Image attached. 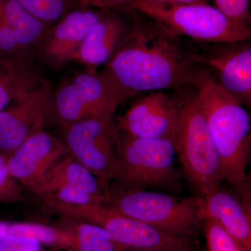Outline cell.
<instances>
[{"instance_id":"6da1fadb","label":"cell","mask_w":251,"mask_h":251,"mask_svg":"<svg viewBox=\"0 0 251 251\" xmlns=\"http://www.w3.org/2000/svg\"><path fill=\"white\" fill-rule=\"evenodd\" d=\"M150 21L133 18L126 38L101 71L125 101L141 92L196 87L209 73L198 47Z\"/></svg>"},{"instance_id":"7a4b0ae2","label":"cell","mask_w":251,"mask_h":251,"mask_svg":"<svg viewBox=\"0 0 251 251\" xmlns=\"http://www.w3.org/2000/svg\"><path fill=\"white\" fill-rule=\"evenodd\" d=\"M196 96L221 158L225 181L231 186L244 182L251 156L249 112L210 73L196 87Z\"/></svg>"},{"instance_id":"3957f363","label":"cell","mask_w":251,"mask_h":251,"mask_svg":"<svg viewBox=\"0 0 251 251\" xmlns=\"http://www.w3.org/2000/svg\"><path fill=\"white\" fill-rule=\"evenodd\" d=\"M179 100V125L174 138L176 156L188 184L204 198L224 181L217 149L196 100V87L175 91Z\"/></svg>"},{"instance_id":"277c9868","label":"cell","mask_w":251,"mask_h":251,"mask_svg":"<svg viewBox=\"0 0 251 251\" xmlns=\"http://www.w3.org/2000/svg\"><path fill=\"white\" fill-rule=\"evenodd\" d=\"M103 203L122 214L193 241L202 227V198L109 186Z\"/></svg>"},{"instance_id":"5b68a950","label":"cell","mask_w":251,"mask_h":251,"mask_svg":"<svg viewBox=\"0 0 251 251\" xmlns=\"http://www.w3.org/2000/svg\"><path fill=\"white\" fill-rule=\"evenodd\" d=\"M176 153L171 139H150L120 131L115 186L126 190L162 188L177 192L181 175L175 166Z\"/></svg>"},{"instance_id":"8992f818","label":"cell","mask_w":251,"mask_h":251,"mask_svg":"<svg viewBox=\"0 0 251 251\" xmlns=\"http://www.w3.org/2000/svg\"><path fill=\"white\" fill-rule=\"evenodd\" d=\"M133 11H138L168 34L190 38L201 43L249 41L251 28L236 24L214 6L203 4H175L138 0Z\"/></svg>"},{"instance_id":"52a82bcc","label":"cell","mask_w":251,"mask_h":251,"mask_svg":"<svg viewBox=\"0 0 251 251\" xmlns=\"http://www.w3.org/2000/svg\"><path fill=\"white\" fill-rule=\"evenodd\" d=\"M125 102L103 72L85 69L52 90L50 126L65 129L75 122L115 116Z\"/></svg>"},{"instance_id":"ba28073f","label":"cell","mask_w":251,"mask_h":251,"mask_svg":"<svg viewBox=\"0 0 251 251\" xmlns=\"http://www.w3.org/2000/svg\"><path fill=\"white\" fill-rule=\"evenodd\" d=\"M50 208L64 217L100 226L118 244L128 249L197 251L193 241L126 216L104 203Z\"/></svg>"},{"instance_id":"9c48e42d","label":"cell","mask_w":251,"mask_h":251,"mask_svg":"<svg viewBox=\"0 0 251 251\" xmlns=\"http://www.w3.org/2000/svg\"><path fill=\"white\" fill-rule=\"evenodd\" d=\"M64 130V142L71 155L100 181L110 184L116 170L120 134L115 116L82 120Z\"/></svg>"},{"instance_id":"30bf717a","label":"cell","mask_w":251,"mask_h":251,"mask_svg":"<svg viewBox=\"0 0 251 251\" xmlns=\"http://www.w3.org/2000/svg\"><path fill=\"white\" fill-rule=\"evenodd\" d=\"M103 10L81 4L52 26L34 52L39 67L58 71L76 61L81 46Z\"/></svg>"},{"instance_id":"8fae6325","label":"cell","mask_w":251,"mask_h":251,"mask_svg":"<svg viewBox=\"0 0 251 251\" xmlns=\"http://www.w3.org/2000/svg\"><path fill=\"white\" fill-rule=\"evenodd\" d=\"M154 91L138 99L115 119L120 131L138 138L174 140L179 125L177 94Z\"/></svg>"},{"instance_id":"7c38bea8","label":"cell","mask_w":251,"mask_h":251,"mask_svg":"<svg viewBox=\"0 0 251 251\" xmlns=\"http://www.w3.org/2000/svg\"><path fill=\"white\" fill-rule=\"evenodd\" d=\"M52 83L46 80L12 106L0 110V154H11L27 138L49 126Z\"/></svg>"},{"instance_id":"4fadbf2b","label":"cell","mask_w":251,"mask_h":251,"mask_svg":"<svg viewBox=\"0 0 251 251\" xmlns=\"http://www.w3.org/2000/svg\"><path fill=\"white\" fill-rule=\"evenodd\" d=\"M202 44L198 48L211 76L226 92L251 108V43Z\"/></svg>"},{"instance_id":"5bb4252c","label":"cell","mask_w":251,"mask_h":251,"mask_svg":"<svg viewBox=\"0 0 251 251\" xmlns=\"http://www.w3.org/2000/svg\"><path fill=\"white\" fill-rule=\"evenodd\" d=\"M51 27L15 0H4L0 14V61H35L36 48Z\"/></svg>"},{"instance_id":"9a60e30c","label":"cell","mask_w":251,"mask_h":251,"mask_svg":"<svg viewBox=\"0 0 251 251\" xmlns=\"http://www.w3.org/2000/svg\"><path fill=\"white\" fill-rule=\"evenodd\" d=\"M219 186L202 198V220L216 221L246 249L251 251V188L248 180L232 186Z\"/></svg>"},{"instance_id":"2e32d148","label":"cell","mask_w":251,"mask_h":251,"mask_svg":"<svg viewBox=\"0 0 251 251\" xmlns=\"http://www.w3.org/2000/svg\"><path fill=\"white\" fill-rule=\"evenodd\" d=\"M70 154L63 140L41 130L6 158L8 171L18 182L27 187Z\"/></svg>"},{"instance_id":"e0dca14e","label":"cell","mask_w":251,"mask_h":251,"mask_svg":"<svg viewBox=\"0 0 251 251\" xmlns=\"http://www.w3.org/2000/svg\"><path fill=\"white\" fill-rule=\"evenodd\" d=\"M113 10H103L98 22L94 25L77 54L76 61L85 66V69L98 71L115 55L125 41L131 25Z\"/></svg>"},{"instance_id":"ac0fdd59","label":"cell","mask_w":251,"mask_h":251,"mask_svg":"<svg viewBox=\"0 0 251 251\" xmlns=\"http://www.w3.org/2000/svg\"><path fill=\"white\" fill-rule=\"evenodd\" d=\"M109 186L70 154L27 188L42 198L55 190L66 187L78 188L94 195H104Z\"/></svg>"},{"instance_id":"d6986e66","label":"cell","mask_w":251,"mask_h":251,"mask_svg":"<svg viewBox=\"0 0 251 251\" xmlns=\"http://www.w3.org/2000/svg\"><path fill=\"white\" fill-rule=\"evenodd\" d=\"M46 80L35 61H0V110L21 100Z\"/></svg>"},{"instance_id":"ffe728a7","label":"cell","mask_w":251,"mask_h":251,"mask_svg":"<svg viewBox=\"0 0 251 251\" xmlns=\"http://www.w3.org/2000/svg\"><path fill=\"white\" fill-rule=\"evenodd\" d=\"M7 233L34 238L42 245L69 249L74 247L72 229H59L45 225L17 223L8 224Z\"/></svg>"},{"instance_id":"44dd1931","label":"cell","mask_w":251,"mask_h":251,"mask_svg":"<svg viewBox=\"0 0 251 251\" xmlns=\"http://www.w3.org/2000/svg\"><path fill=\"white\" fill-rule=\"evenodd\" d=\"M74 235V247L79 251H125L129 250L118 244L100 226L78 221L71 228Z\"/></svg>"},{"instance_id":"7402d4cb","label":"cell","mask_w":251,"mask_h":251,"mask_svg":"<svg viewBox=\"0 0 251 251\" xmlns=\"http://www.w3.org/2000/svg\"><path fill=\"white\" fill-rule=\"evenodd\" d=\"M27 12L42 22L53 26L81 4L78 0H15Z\"/></svg>"},{"instance_id":"603a6c76","label":"cell","mask_w":251,"mask_h":251,"mask_svg":"<svg viewBox=\"0 0 251 251\" xmlns=\"http://www.w3.org/2000/svg\"><path fill=\"white\" fill-rule=\"evenodd\" d=\"M104 195H94L75 188H61L42 197L46 205L84 206L103 203Z\"/></svg>"},{"instance_id":"cb8c5ba5","label":"cell","mask_w":251,"mask_h":251,"mask_svg":"<svg viewBox=\"0 0 251 251\" xmlns=\"http://www.w3.org/2000/svg\"><path fill=\"white\" fill-rule=\"evenodd\" d=\"M202 228L209 251H250L213 220L203 219Z\"/></svg>"},{"instance_id":"d4e9b609","label":"cell","mask_w":251,"mask_h":251,"mask_svg":"<svg viewBox=\"0 0 251 251\" xmlns=\"http://www.w3.org/2000/svg\"><path fill=\"white\" fill-rule=\"evenodd\" d=\"M214 1L216 7L231 21L250 28V0H214Z\"/></svg>"},{"instance_id":"484cf974","label":"cell","mask_w":251,"mask_h":251,"mask_svg":"<svg viewBox=\"0 0 251 251\" xmlns=\"http://www.w3.org/2000/svg\"><path fill=\"white\" fill-rule=\"evenodd\" d=\"M23 199L18 182L10 175L6 158L0 154V202H14Z\"/></svg>"},{"instance_id":"4316f807","label":"cell","mask_w":251,"mask_h":251,"mask_svg":"<svg viewBox=\"0 0 251 251\" xmlns=\"http://www.w3.org/2000/svg\"><path fill=\"white\" fill-rule=\"evenodd\" d=\"M42 244L34 238L6 234L0 243V251H42Z\"/></svg>"},{"instance_id":"83f0119b","label":"cell","mask_w":251,"mask_h":251,"mask_svg":"<svg viewBox=\"0 0 251 251\" xmlns=\"http://www.w3.org/2000/svg\"><path fill=\"white\" fill-rule=\"evenodd\" d=\"M81 4L101 10H120L133 11L138 0H78Z\"/></svg>"},{"instance_id":"f1b7e54d","label":"cell","mask_w":251,"mask_h":251,"mask_svg":"<svg viewBox=\"0 0 251 251\" xmlns=\"http://www.w3.org/2000/svg\"><path fill=\"white\" fill-rule=\"evenodd\" d=\"M158 2L175 3V4H203L206 3L207 0H150Z\"/></svg>"},{"instance_id":"f546056e","label":"cell","mask_w":251,"mask_h":251,"mask_svg":"<svg viewBox=\"0 0 251 251\" xmlns=\"http://www.w3.org/2000/svg\"><path fill=\"white\" fill-rule=\"evenodd\" d=\"M8 224L0 221V243L7 234Z\"/></svg>"},{"instance_id":"4dcf8cb0","label":"cell","mask_w":251,"mask_h":251,"mask_svg":"<svg viewBox=\"0 0 251 251\" xmlns=\"http://www.w3.org/2000/svg\"><path fill=\"white\" fill-rule=\"evenodd\" d=\"M62 249H59V248L57 247H50V249H47V250H45V249H43L42 251H61Z\"/></svg>"},{"instance_id":"1f68e13d","label":"cell","mask_w":251,"mask_h":251,"mask_svg":"<svg viewBox=\"0 0 251 251\" xmlns=\"http://www.w3.org/2000/svg\"><path fill=\"white\" fill-rule=\"evenodd\" d=\"M4 0H0V14L2 11L3 6H4Z\"/></svg>"},{"instance_id":"d6a6232c","label":"cell","mask_w":251,"mask_h":251,"mask_svg":"<svg viewBox=\"0 0 251 251\" xmlns=\"http://www.w3.org/2000/svg\"><path fill=\"white\" fill-rule=\"evenodd\" d=\"M125 251H155V250H139V249H129Z\"/></svg>"},{"instance_id":"836d02e7","label":"cell","mask_w":251,"mask_h":251,"mask_svg":"<svg viewBox=\"0 0 251 251\" xmlns=\"http://www.w3.org/2000/svg\"><path fill=\"white\" fill-rule=\"evenodd\" d=\"M67 251H77V249H74V248H72V249H67Z\"/></svg>"}]
</instances>
